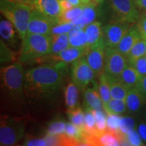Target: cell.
<instances>
[{
    "instance_id": "obj_18",
    "label": "cell",
    "mask_w": 146,
    "mask_h": 146,
    "mask_svg": "<svg viewBox=\"0 0 146 146\" xmlns=\"http://www.w3.org/2000/svg\"><path fill=\"white\" fill-rule=\"evenodd\" d=\"M142 76L134 68L127 65L118 78L123 85L129 89L133 88L141 80Z\"/></svg>"
},
{
    "instance_id": "obj_16",
    "label": "cell",
    "mask_w": 146,
    "mask_h": 146,
    "mask_svg": "<svg viewBox=\"0 0 146 146\" xmlns=\"http://www.w3.org/2000/svg\"><path fill=\"white\" fill-rule=\"evenodd\" d=\"M14 25L9 20L1 19L0 22V35L1 39L9 47L15 48L17 43L16 32Z\"/></svg>"
},
{
    "instance_id": "obj_49",
    "label": "cell",
    "mask_w": 146,
    "mask_h": 146,
    "mask_svg": "<svg viewBox=\"0 0 146 146\" xmlns=\"http://www.w3.org/2000/svg\"><path fill=\"white\" fill-rule=\"evenodd\" d=\"M106 1V0H103V2H104V1Z\"/></svg>"
},
{
    "instance_id": "obj_22",
    "label": "cell",
    "mask_w": 146,
    "mask_h": 146,
    "mask_svg": "<svg viewBox=\"0 0 146 146\" xmlns=\"http://www.w3.org/2000/svg\"><path fill=\"white\" fill-rule=\"evenodd\" d=\"M97 16L96 6L91 5H83V12L81 15L72 21L74 25L83 27L85 28L87 25L95 21Z\"/></svg>"
},
{
    "instance_id": "obj_40",
    "label": "cell",
    "mask_w": 146,
    "mask_h": 146,
    "mask_svg": "<svg viewBox=\"0 0 146 146\" xmlns=\"http://www.w3.org/2000/svg\"><path fill=\"white\" fill-rule=\"evenodd\" d=\"M137 25L142 38L146 40V12H144L141 16Z\"/></svg>"
},
{
    "instance_id": "obj_50",
    "label": "cell",
    "mask_w": 146,
    "mask_h": 146,
    "mask_svg": "<svg viewBox=\"0 0 146 146\" xmlns=\"http://www.w3.org/2000/svg\"><path fill=\"white\" fill-rule=\"evenodd\" d=\"M145 58H146V54H145Z\"/></svg>"
},
{
    "instance_id": "obj_15",
    "label": "cell",
    "mask_w": 146,
    "mask_h": 146,
    "mask_svg": "<svg viewBox=\"0 0 146 146\" xmlns=\"http://www.w3.org/2000/svg\"><path fill=\"white\" fill-rule=\"evenodd\" d=\"M145 101V98L136 87L129 89L125 99L128 112L131 114L139 112Z\"/></svg>"
},
{
    "instance_id": "obj_34",
    "label": "cell",
    "mask_w": 146,
    "mask_h": 146,
    "mask_svg": "<svg viewBox=\"0 0 146 146\" xmlns=\"http://www.w3.org/2000/svg\"><path fill=\"white\" fill-rule=\"evenodd\" d=\"M135 122L132 118L129 116H124L120 118L119 129L124 135H127L134 130Z\"/></svg>"
},
{
    "instance_id": "obj_7",
    "label": "cell",
    "mask_w": 146,
    "mask_h": 146,
    "mask_svg": "<svg viewBox=\"0 0 146 146\" xmlns=\"http://www.w3.org/2000/svg\"><path fill=\"white\" fill-rule=\"evenodd\" d=\"M96 73L87 63L85 56L82 57L72 63L71 78L78 88L85 90L91 81L94 80Z\"/></svg>"
},
{
    "instance_id": "obj_17",
    "label": "cell",
    "mask_w": 146,
    "mask_h": 146,
    "mask_svg": "<svg viewBox=\"0 0 146 146\" xmlns=\"http://www.w3.org/2000/svg\"><path fill=\"white\" fill-rule=\"evenodd\" d=\"M84 101L86 108L91 110L104 109L103 102L98 89L87 87L84 90Z\"/></svg>"
},
{
    "instance_id": "obj_5",
    "label": "cell",
    "mask_w": 146,
    "mask_h": 146,
    "mask_svg": "<svg viewBox=\"0 0 146 146\" xmlns=\"http://www.w3.org/2000/svg\"><path fill=\"white\" fill-rule=\"evenodd\" d=\"M26 122L18 118L2 117L0 127L1 145H13L25 135Z\"/></svg>"
},
{
    "instance_id": "obj_35",
    "label": "cell",
    "mask_w": 146,
    "mask_h": 146,
    "mask_svg": "<svg viewBox=\"0 0 146 146\" xmlns=\"http://www.w3.org/2000/svg\"><path fill=\"white\" fill-rule=\"evenodd\" d=\"M74 25L72 22L70 23H58L52 28V35L60 34H68L69 32L73 29Z\"/></svg>"
},
{
    "instance_id": "obj_21",
    "label": "cell",
    "mask_w": 146,
    "mask_h": 146,
    "mask_svg": "<svg viewBox=\"0 0 146 146\" xmlns=\"http://www.w3.org/2000/svg\"><path fill=\"white\" fill-rule=\"evenodd\" d=\"M70 47H82L87 46V37L84 27L74 25L68 33Z\"/></svg>"
},
{
    "instance_id": "obj_23",
    "label": "cell",
    "mask_w": 146,
    "mask_h": 146,
    "mask_svg": "<svg viewBox=\"0 0 146 146\" xmlns=\"http://www.w3.org/2000/svg\"><path fill=\"white\" fill-rule=\"evenodd\" d=\"M79 88L74 82L70 83L65 89V102L68 110L77 108Z\"/></svg>"
},
{
    "instance_id": "obj_38",
    "label": "cell",
    "mask_w": 146,
    "mask_h": 146,
    "mask_svg": "<svg viewBox=\"0 0 146 146\" xmlns=\"http://www.w3.org/2000/svg\"><path fill=\"white\" fill-rule=\"evenodd\" d=\"M120 116L119 114L108 115L107 117V129L109 130L118 132L120 131L119 125Z\"/></svg>"
},
{
    "instance_id": "obj_1",
    "label": "cell",
    "mask_w": 146,
    "mask_h": 146,
    "mask_svg": "<svg viewBox=\"0 0 146 146\" xmlns=\"http://www.w3.org/2000/svg\"><path fill=\"white\" fill-rule=\"evenodd\" d=\"M68 72V64L52 62L29 69L25 74V92L32 99L50 96L58 89Z\"/></svg>"
},
{
    "instance_id": "obj_31",
    "label": "cell",
    "mask_w": 146,
    "mask_h": 146,
    "mask_svg": "<svg viewBox=\"0 0 146 146\" xmlns=\"http://www.w3.org/2000/svg\"><path fill=\"white\" fill-rule=\"evenodd\" d=\"M0 51H1V64L13 62L16 59V54L7 45L2 39L0 41Z\"/></svg>"
},
{
    "instance_id": "obj_8",
    "label": "cell",
    "mask_w": 146,
    "mask_h": 146,
    "mask_svg": "<svg viewBox=\"0 0 146 146\" xmlns=\"http://www.w3.org/2000/svg\"><path fill=\"white\" fill-rule=\"evenodd\" d=\"M58 20L54 19L33 8L29 22L27 34L52 35V28L57 25Z\"/></svg>"
},
{
    "instance_id": "obj_43",
    "label": "cell",
    "mask_w": 146,
    "mask_h": 146,
    "mask_svg": "<svg viewBox=\"0 0 146 146\" xmlns=\"http://www.w3.org/2000/svg\"><path fill=\"white\" fill-rule=\"evenodd\" d=\"M60 5H61L62 12H65V11L68 10H70V9L74 6L72 3H70V1H68V0H60Z\"/></svg>"
},
{
    "instance_id": "obj_37",
    "label": "cell",
    "mask_w": 146,
    "mask_h": 146,
    "mask_svg": "<svg viewBox=\"0 0 146 146\" xmlns=\"http://www.w3.org/2000/svg\"><path fill=\"white\" fill-rule=\"evenodd\" d=\"M125 137L129 145L141 146L144 145L142 141L143 140L139 134L138 131H135V129L128 134L125 135Z\"/></svg>"
},
{
    "instance_id": "obj_33",
    "label": "cell",
    "mask_w": 146,
    "mask_h": 146,
    "mask_svg": "<svg viewBox=\"0 0 146 146\" xmlns=\"http://www.w3.org/2000/svg\"><path fill=\"white\" fill-rule=\"evenodd\" d=\"M66 123L62 120H56L50 123L47 129V134L58 135L65 132Z\"/></svg>"
},
{
    "instance_id": "obj_13",
    "label": "cell",
    "mask_w": 146,
    "mask_h": 146,
    "mask_svg": "<svg viewBox=\"0 0 146 146\" xmlns=\"http://www.w3.org/2000/svg\"><path fill=\"white\" fill-rule=\"evenodd\" d=\"M30 5L34 9L54 19L58 20L62 13L60 0H32Z\"/></svg>"
},
{
    "instance_id": "obj_46",
    "label": "cell",
    "mask_w": 146,
    "mask_h": 146,
    "mask_svg": "<svg viewBox=\"0 0 146 146\" xmlns=\"http://www.w3.org/2000/svg\"><path fill=\"white\" fill-rule=\"evenodd\" d=\"M102 3H103V0H91V4L94 6H96V5Z\"/></svg>"
},
{
    "instance_id": "obj_32",
    "label": "cell",
    "mask_w": 146,
    "mask_h": 146,
    "mask_svg": "<svg viewBox=\"0 0 146 146\" xmlns=\"http://www.w3.org/2000/svg\"><path fill=\"white\" fill-rule=\"evenodd\" d=\"M96 120V128L99 132H103L107 129V117L102 110H92Z\"/></svg>"
},
{
    "instance_id": "obj_9",
    "label": "cell",
    "mask_w": 146,
    "mask_h": 146,
    "mask_svg": "<svg viewBox=\"0 0 146 146\" xmlns=\"http://www.w3.org/2000/svg\"><path fill=\"white\" fill-rule=\"evenodd\" d=\"M131 23L128 22L111 21L102 27L103 37L108 48H116L126 33Z\"/></svg>"
},
{
    "instance_id": "obj_20",
    "label": "cell",
    "mask_w": 146,
    "mask_h": 146,
    "mask_svg": "<svg viewBox=\"0 0 146 146\" xmlns=\"http://www.w3.org/2000/svg\"><path fill=\"white\" fill-rule=\"evenodd\" d=\"M87 37V46L96 44L102 39H103V31L101 23L98 21H94L87 25L84 28Z\"/></svg>"
},
{
    "instance_id": "obj_2",
    "label": "cell",
    "mask_w": 146,
    "mask_h": 146,
    "mask_svg": "<svg viewBox=\"0 0 146 146\" xmlns=\"http://www.w3.org/2000/svg\"><path fill=\"white\" fill-rule=\"evenodd\" d=\"M33 8L31 5L27 3L11 0H0L1 14L13 24L22 41L27 36Z\"/></svg>"
},
{
    "instance_id": "obj_25",
    "label": "cell",
    "mask_w": 146,
    "mask_h": 146,
    "mask_svg": "<svg viewBox=\"0 0 146 146\" xmlns=\"http://www.w3.org/2000/svg\"><path fill=\"white\" fill-rule=\"evenodd\" d=\"M146 54V40L141 38L133 45L126 57L128 64Z\"/></svg>"
},
{
    "instance_id": "obj_12",
    "label": "cell",
    "mask_w": 146,
    "mask_h": 146,
    "mask_svg": "<svg viewBox=\"0 0 146 146\" xmlns=\"http://www.w3.org/2000/svg\"><path fill=\"white\" fill-rule=\"evenodd\" d=\"M88 47H69L66 50L54 54H48L43 58V61L51 62H65L66 64L73 63L74 62L84 57L86 55Z\"/></svg>"
},
{
    "instance_id": "obj_45",
    "label": "cell",
    "mask_w": 146,
    "mask_h": 146,
    "mask_svg": "<svg viewBox=\"0 0 146 146\" xmlns=\"http://www.w3.org/2000/svg\"><path fill=\"white\" fill-rule=\"evenodd\" d=\"M68 1H70V3H72L74 6H77V5H81V2L80 0H68Z\"/></svg>"
},
{
    "instance_id": "obj_47",
    "label": "cell",
    "mask_w": 146,
    "mask_h": 146,
    "mask_svg": "<svg viewBox=\"0 0 146 146\" xmlns=\"http://www.w3.org/2000/svg\"><path fill=\"white\" fill-rule=\"evenodd\" d=\"M11 1H18V2H21V3H27V4L30 5L31 2L32 1V0H11Z\"/></svg>"
},
{
    "instance_id": "obj_11",
    "label": "cell",
    "mask_w": 146,
    "mask_h": 146,
    "mask_svg": "<svg viewBox=\"0 0 146 146\" xmlns=\"http://www.w3.org/2000/svg\"><path fill=\"white\" fill-rule=\"evenodd\" d=\"M87 47L88 50L85 55L87 63L96 73V74L99 75L100 73L104 72V69L106 46L104 38L96 44Z\"/></svg>"
},
{
    "instance_id": "obj_24",
    "label": "cell",
    "mask_w": 146,
    "mask_h": 146,
    "mask_svg": "<svg viewBox=\"0 0 146 146\" xmlns=\"http://www.w3.org/2000/svg\"><path fill=\"white\" fill-rule=\"evenodd\" d=\"M104 110L108 115L121 114L127 111L125 100L111 98L106 104L103 105Z\"/></svg>"
},
{
    "instance_id": "obj_30",
    "label": "cell",
    "mask_w": 146,
    "mask_h": 146,
    "mask_svg": "<svg viewBox=\"0 0 146 146\" xmlns=\"http://www.w3.org/2000/svg\"><path fill=\"white\" fill-rule=\"evenodd\" d=\"M68 116L71 123L83 129L85 125V113H84L81 108L77 107L75 109L68 110Z\"/></svg>"
},
{
    "instance_id": "obj_14",
    "label": "cell",
    "mask_w": 146,
    "mask_h": 146,
    "mask_svg": "<svg viewBox=\"0 0 146 146\" xmlns=\"http://www.w3.org/2000/svg\"><path fill=\"white\" fill-rule=\"evenodd\" d=\"M141 38V35L137 25L133 23L129 27V29L124 35L116 48L117 49L118 52L126 56L129 52V51L131 50V49L132 48L133 45Z\"/></svg>"
},
{
    "instance_id": "obj_29",
    "label": "cell",
    "mask_w": 146,
    "mask_h": 146,
    "mask_svg": "<svg viewBox=\"0 0 146 146\" xmlns=\"http://www.w3.org/2000/svg\"><path fill=\"white\" fill-rule=\"evenodd\" d=\"M83 130L87 134H96V133L99 132L96 128V120H95L94 115L93 114L91 109L86 108L85 125H84Z\"/></svg>"
},
{
    "instance_id": "obj_4",
    "label": "cell",
    "mask_w": 146,
    "mask_h": 146,
    "mask_svg": "<svg viewBox=\"0 0 146 146\" xmlns=\"http://www.w3.org/2000/svg\"><path fill=\"white\" fill-rule=\"evenodd\" d=\"M1 84L9 94L21 96L25 91V73L22 63L14 62L1 69Z\"/></svg>"
},
{
    "instance_id": "obj_26",
    "label": "cell",
    "mask_w": 146,
    "mask_h": 146,
    "mask_svg": "<svg viewBox=\"0 0 146 146\" xmlns=\"http://www.w3.org/2000/svg\"><path fill=\"white\" fill-rule=\"evenodd\" d=\"M53 41L50 54H57L70 47L68 34L52 35Z\"/></svg>"
},
{
    "instance_id": "obj_44",
    "label": "cell",
    "mask_w": 146,
    "mask_h": 146,
    "mask_svg": "<svg viewBox=\"0 0 146 146\" xmlns=\"http://www.w3.org/2000/svg\"><path fill=\"white\" fill-rule=\"evenodd\" d=\"M134 1L139 10L146 12V0H134Z\"/></svg>"
},
{
    "instance_id": "obj_41",
    "label": "cell",
    "mask_w": 146,
    "mask_h": 146,
    "mask_svg": "<svg viewBox=\"0 0 146 146\" xmlns=\"http://www.w3.org/2000/svg\"><path fill=\"white\" fill-rule=\"evenodd\" d=\"M136 87L141 94L144 96L146 99V75L142 76L139 83L137 84Z\"/></svg>"
},
{
    "instance_id": "obj_3",
    "label": "cell",
    "mask_w": 146,
    "mask_h": 146,
    "mask_svg": "<svg viewBox=\"0 0 146 146\" xmlns=\"http://www.w3.org/2000/svg\"><path fill=\"white\" fill-rule=\"evenodd\" d=\"M52 41V35L27 34L22 43L18 62L21 63L29 62L41 59L50 54Z\"/></svg>"
},
{
    "instance_id": "obj_48",
    "label": "cell",
    "mask_w": 146,
    "mask_h": 146,
    "mask_svg": "<svg viewBox=\"0 0 146 146\" xmlns=\"http://www.w3.org/2000/svg\"><path fill=\"white\" fill-rule=\"evenodd\" d=\"M81 2V4L83 5H91V0H80Z\"/></svg>"
},
{
    "instance_id": "obj_6",
    "label": "cell",
    "mask_w": 146,
    "mask_h": 146,
    "mask_svg": "<svg viewBox=\"0 0 146 146\" xmlns=\"http://www.w3.org/2000/svg\"><path fill=\"white\" fill-rule=\"evenodd\" d=\"M111 12L112 21L128 22L133 24L137 23L140 17L139 10L136 6L134 0H106Z\"/></svg>"
},
{
    "instance_id": "obj_28",
    "label": "cell",
    "mask_w": 146,
    "mask_h": 146,
    "mask_svg": "<svg viewBox=\"0 0 146 146\" xmlns=\"http://www.w3.org/2000/svg\"><path fill=\"white\" fill-rule=\"evenodd\" d=\"M83 5L74 6L70 10H68L62 13L58 18V22L61 23H70L81 15L83 12Z\"/></svg>"
},
{
    "instance_id": "obj_19",
    "label": "cell",
    "mask_w": 146,
    "mask_h": 146,
    "mask_svg": "<svg viewBox=\"0 0 146 146\" xmlns=\"http://www.w3.org/2000/svg\"><path fill=\"white\" fill-rule=\"evenodd\" d=\"M106 76L110 87L111 98L113 99L125 100L129 89L123 85L117 77H114L108 74H106Z\"/></svg>"
},
{
    "instance_id": "obj_39",
    "label": "cell",
    "mask_w": 146,
    "mask_h": 146,
    "mask_svg": "<svg viewBox=\"0 0 146 146\" xmlns=\"http://www.w3.org/2000/svg\"><path fill=\"white\" fill-rule=\"evenodd\" d=\"M25 145L29 146H45L47 145V143L44 138H31L27 139L25 141Z\"/></svg>"
},
{
    "instance_id": "obj_36",
    "label": "cell",
    "mask_w": 146,
    "mask_h": 146,
    "mask_svg": "<svg viewBox=\"0 0 146 146\" xmlns=\"http://www.w3.org/2000/svg\"><path fill=\"white\" fill-rule=\"evenodd\" d=\"M128 65L134 68L142 76L146 75V58L145 56L137 58Z\"/></svg>"
},
{
    "instance_id": "obj_42",
    "label": "cell",
    "mask_w": 146,
    "mask_h": 146,
    "mask_svg": "<svg viewBox=\"0 0 146 146\" xmlns=\"http://www.w3.org/2000/svg\"><path fill=\"white\" fill-rule=\"evenodd\" d=\"M137 131L142 140L146 143V124L141 123L138 126Z\"/></svg>"
},
{
    "instance_id": "obj_10",
    "label": "cell",
    "mask_w": 146,
    "mask_h": 146,
    "mask_svg": "<svg viewBox=\"0 0 146 146\" xmlns=\"http://www.w3.org/2000/svg\"><path fill=\"white\" fill-rule=\"evenodd\" d=\"M128 65L127 57L116 48L106 47L104 72L108 75L118 77Z\"/></svg>"
},
{
    "instance_id": "obj_27",
    "label": "cell",
    "mask_w": 146,
    "mask_h": 146,
    "mask_svg": "<svg viewBox=\"0 0 146 146\" xmlns=\"http://www.w3.org/2000/svg\"><path fill=\"white\" fill-rule=\"evenodd\" d=\"M98 80H99V84H98V89L101 96L103 105H104L112 98L110 94V87L107 76L105 72H103L100 73Z\"/></svg>"
}]
</instances>
